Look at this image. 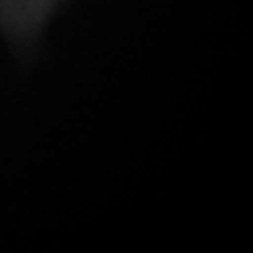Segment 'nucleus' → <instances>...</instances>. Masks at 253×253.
Returning a JSON list of instances; mask_svg holds the SVG:
<instances>
[]
</instances>
